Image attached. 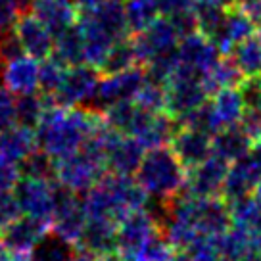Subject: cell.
<instances>
[{"instance_id": "45", "label": "cell", "mask_w": 261, "mask_h": 261, "mask_svg": "<svg viewBox=\"0 0 261 261\" xmlns=\"http://www.w3.org/2000/svg\"><path fill=\"white\" fill-rule=\"evenodd\" d=\"M73 2L81 12H87V10H92V8H96V6H100V4L106 2V0H73Z\"/></svg>"}, {"instance_id": "41", "label": "cell", "mask_w": 261, "mask_h": 261, "mask_svg": "<svg viewBox=\"0 0 261 261\" xmlns=\"http://www.w3.org/2000/svg\"><path fill=\"white\" fill-rule=\"evenodd\" d=\"M17 215H21L12 188H0V232L8 227Z\"/></svg>"}, {"instance_id": "3", "label": "cell", "mask_w": 261, "mask_h": 261, "mask_svg": "<svg viewBox=\"0 0 261 261\" xmlns=\"http://www.w3.org/2000/svg\"><path fill=\"white\" fill-rule=\"evenodd\" d=\"M187 173L188 169L167 144L146 150L133 177L148 198L171 202L180 192H185Z\"/></svg>"}, {"instance_id": "29", "label": "cell", "mask_w": 261, "mask_h": 261, "mask_svg": "<svg viewBox=\"0 0 261 261\" xmlns=\"http://www.w3.org/2000/svg\"><path fill=\"white\" fill-rule=\"evenodd\" d=\"M244 79V73L240 71L234 58L230 54H225V56H219V60L210 67V71L202 77V83H204L207 94L212 96L213 92H217L219 89L240 87Z\"/></svg>"}, {"instance_id": "28", "label": "cell", "mask_w": 261, "mask_h": 261, "mask_svg": "<svg viewBox=\"0 0 261 261\" xmlns=\"http://www.w3.org/2000/svg\"><path fill=\"white\" fill-rule=\"evenodd\" d=\"M215 242H217L221 261H246L248 257L259 253L253 244L250 230L237 225H230L225 232L215 237Z\"/></svg>"}, {"instance_id": "11", "label": "cell", "mask_w": 261, "mask_h": 261, "mask_svg": "<svg viewBox=\"0 0 261 261\" xmlns=\"http://www.w3.org/2000/svg\"><path fill=\"white\" fill-rule=\"evenodd\" d=\"M261 180V155H257L250 148V152L244 154L240 160L228 165L227 177L221 188V198L232 204L244 196L253 194V190Z\"/></svg>"}, {"instance_id": "25", "label": "cell", "mask_w": 261, "mask_h": 261, "mask_svg": "<svg viewBox=\"0 0 261 261\" xmlns=\"http://www.w3.org/2000/svg\"><path fill=\"white\" fill-rule=\"evenodd\" d=\"M207 102H210V108H212L213 117L219 125V129L238 125L244 115V96L238 87L219 89L217 92H213L212 98H207Z\"/></svg>"}, {"instance_id": "40", "label": "cell", "mask_w": 261, "mask_h": 261, "mask_svg": "<svg viewBox=\"0 0 261 261\" xmlns=\"http://www.w3.org/2000/svg\"><path fill=\"white\" fill-rule=\"evenodd\" d=\"M182 252L188 261H221L215 237L207 234H198Z\"/></svg>"}, {"instance_id": "5", "label": "cell", "mask_w": 261, "mask_h": 261, "mask_svg": "<svg viewBox=\"0 0 261 261\" xmlns=\"http://www.w3.org/2000/svg\"><path fill=\"white\" fill-rule=\"evenodd\" d=\"M165 87V114H169L177 121L194 108L207 102V90H205L202 77L190 73L182 67H177L171 79L163 85Z\"/></svg>"}, {"instance_id": "39", "label": "cell", "mask_w": 261, "mask_h": 261, "mask_svg": "<svg viewBox=\"0 0 261 261\" xmlns=\"http://www.w3.org/2000/svg\"><path fill=\"white\" fill-rule=\"evenodd\" d=\"M175 252L177 250L169 244V240L158 232L133 255V261H169Z\"/></svg>"}, {"instance_id": "21", "label": "cell", "mask_w": 261, "mask_h": 261, "mask_svg": "<svg viewBox=\"0 0 261 261\" xmlns=\"http://www.w3.org/2000/svg\"><path fill=\"white\" fill-rule=\"evenodd\" d=\"M169 146L180 160V163L190 169L200 162H204L207 155H212V135L179 125Z\"/></svg>"}, {"instance_id": "51", "label": "cell", "mask_w": 261, "mask_h": 261, "mask_svg": "<svg viewBox=\"0 0 261 261\" xmlns=\"http://www.w3.org/2000/svg\"><path fill=\"white\" fill-rule=\"evenodd\" d=\"M259 81H261V73H259Z\"/></svg>"}, {"instance_id": "8", "label": "cell", "mask_w": 261, "mask_h": 261, "mask_svg": "<svg viewBox=\"0 0 261 261\" xmlns=\"http://www.w3.org/2000/svg\"><path fill=\"white\" fill-rule=\"evenodd\" d=\"M85 223H87V213H85L81 194H75L58 185L56 207L50 223V232L65 240L67 244L75 246L79 242Z\"/></svg>"}, {"instance_id": "32", "label": "cell", "mask_w": 261, "mask_h": 261, "mask_svg": "<svg viewBox=\"0 0 261 261\" xmlns=\"http://www.w3.org/2000/svg\"><path fill=\"white\" fill-rule=\"evenodd\" d=\"M123 4H125V17L130 35L146 29L155 17H160L158 0H127Z\"/></svg>"}, {"instance_id": "22", "label": "cell", "mask_w": 261, "mask_h": 261, "mask_svg": "<svg viewBox=\"0 0 261 261\" xmlns=\"http://www.w3.org/2000/svg\"><path fill=\"white\" fill-rule=\"evenodd\" d=\"M79 17L87 19L90 25H94L102 33H106L114 42L123 41L130 35L123 0H106L96 8L83 12Z\"/></svg>"}, {"instance_id": "34", "label": "cell", "mask_w": 261, "mask_h": 261, "mask_svg": "<svg viewBox=\"0 0 261 261\" xmlns=\"http://www.w3.org/2000/svg\"><path fill=\"white\" fill-rule=\"evenodd\" d=\"M75 253V246L48 232L31 252V261H71Z\"/></svg>"}, {"instance_id": "26", "label": "cell", "mask_w": 261, "mask_h": 261, "mask_svg": "<svg viewBox=\"0 0 261 261\" xmlns=\"http://www.w3.org/2000/svg\"><path fill=\"white\" fill-rule=\"evenodd\" d=\"M37 150L35 129L19 123H12L10 127L0 130V155L19 163L27 155Z\"/></svg>"}, {"instance_id": "7", "label": "cell", "mask_w": 261, "mask_h": 261, "mask_svg": "<svg viewBox=\"0 0 261 261\" xmlns=\"http://www.w3.org/2000/svg\"><path fill=\"white\" fill-rule=\"evenodd\" d=\"M98 71L94 67L87 64L79 65H69L65 69L64 79L48 98L50 104H56L62 108H71V106H85L92 102L94 92H96L98 85Z\"/></svg>"}, {"instance_id": "33", "label": "cell", "mask_w": 261, "mask_h": 261, "mask_svg": "<svg viewBox=\"0 0 261 261\" xmlns=\"http://www.w3.org/2000/svg\"><path fill=\"white\" fill-rule=\"evenodd\" d=\"M230 56L234 58L237 65L244 77H259L261 73V44L255 37H250L234 46L230 52Z\"/></svg>"}, {"instance_id": "15", "label": "cell", "mask_w": 261, "mask_h": 261, "mask_svg": "<svg viewBox=\"0 0 261 261\" xmlns=\"http://www.w3.org/2000/svg\"><path fill=\"white\" fill-rule=\"evenodd\" d=\"M12 31L17 37V41H19V44H21V48H23L27 56H33L39 62L52 56L54 35L39 17L33 16L31 12H27V10L21 12L17 16Z\"/></svg>"}, {"instance_id": "17", "label": "cell", "mask_w": 261, "mask_h": 261, "mask_svg": "<svg viewBox=\"0 0 261 261\" xmlns=\"http://www.w3.org/2000/svg\"><path fill=\"white\" fill-rule=\"evenodd\" d=\"M48 232L50 225L21 213L0 232V240L8 246L12 252L19 253V255H31L37 244Z\"/></svg>"}, {"instance_id": "35", "label": "cell", "mask_w": 261, "mask_h": 261, "mask_svg": "<svg viewBox=\"0 0 261 261\" xmlns=\"http://www.w3.org/2000/svg\"><path fill=\"white\" fill-rule=\"evenodd\" d=\"M133 65L140 64L139 60H137L135 48H133L130 37H127L123 41L114 42V46L110 48L106 60H104V65H102L100 73H117V71H123V69H129Z\"/></svg>"}, {"instance_id": "10", "label": "cell", "mask_w": 261, "mask_h": 261, "mask_svg": "<svg viewBox=\"0 0 261 261\" xmlns=\"http://www.w3.org/2000/svg\"><path fill=\"white\" fill-rule=\"evenodd\" d=\"M179 33L169 21V17L160 16L155 17L146 29L130 35V42L137 54L140 65H146L155 56H162L165 52H171L177 48L179 42Z\"/></svg>"}, {"instance_id": "24", "label": "cell", "mask_w": 261, "mask_h": 261, "mask_svg": "<svg viewBox=\"0 0 261 261\" xmlns=\"http://www.w3.org/2000/svg\"><path fill=\"white\" fill-rule=\"evenodd\" d=\"M144 152L146 150L142 148V144L137 139H133L129 135H117L115 140L108 148L106 155H104L106 169L110 173L133 177Z\"/></svg>"}, {"instance_id": "38", "label": "cell", "mask_w": 261, "mask_h": 261, "mask_svg": "<svg viewBox=\"0 0 261 261\" xmlns=\"http://www.w3.org/2000/svg\"><path fill=\"white\" fill-rule=\"evenodd\" d=\"M135 104L146 112H165V87L162 83H155L152 79L144 81V85L135 94Z\"/></svg>"}, {"instance_id": "13", "label": "cell", "mask_w": 261, "mask_h": 261, "mask_svg": "<svg viewBox=\"0 0 261 261\" xmlns=\"http://www.w3.org/2000/svg\"><path fill=\"white\" fill-rule=\"evenodd\" d=\"M221 52L217 46L207 39L204 33L192 31L188 35H182L177 42V58L179 65L190 73H196L204 77L210 67L219 60Z\"/></svg>"}, {"instance_id": "9", "label": "cell", "mask_w": 261, "mask_h": 261, "mask_svg": "<svg viewBox=\"0 0 261 261\" xmlns=\"http://www.w3.org/2000/svg\"><path fill=\"white\" fill-rule=\"evenodd\" d=\"M144 81H146L144 65H133L129 69H123L117 73H104V77L98 79L92 108L104 110L106 106L119 100H133Z\"/></svg>"}, {"instance_id": "2", "label": "cell", "mask_w": 261, "mask_h": 261, "mask_svg": "<svg viewBox=\"0 0 261 261\" xmlns=\"http://www.w3.org/2000/svg\"><path fill=\"white\" fill-rule=\"evenodd\" d=\"M146 202V192L139 187L135 177L110 171L104 173L83 196L87 217H102L114 223H119L127 213L144 207Z\"/></svg>"}, {"instance_id": "37", "label": "cell", "mask_w": 261, "mask_h": 261, "mask_svg": "<svg viewBox=\"0 0 261 261\" xmlns=\"http://www.w3.org/2000/svg\"><path fill=\"white\" fill-rule=\"evenodd\" d=\"M21 177H37V179H54V160L42 150H35L19 162Z\"/></svg>"}, {"instance_id": "1", "label": "cell", "mask_w": 261, "mask_h": 261, "mask_svg": "<svg viewBox=\"0 0 261 261\" xmlns=\"http://www.w3.org/2000/svg\"><path fill=\"white\" fill-rule=\"evenodd\" d=\"M104 123V115L96 108H62L48 104L41 121L35 127L37 148L54 162L81 150L85 140Z\"/></svg>"}, {"instance_id": "50", "label": "cell", "mask_w": 261, "mask_h": 261, "mask_svg": "<svg viewBox=\"0 0 261 261\" xmlns=\"http://www.w3.org/2000/svg\"><path fill=\"white\" fill-rule=\"evenodd\" d=\"M246 261H261V253H255V255H252V257H248Z\"/></svg>"}, {"instance_id": "19", "label": "cell", "mask_w": 261, "mask_h": 261, "mask_svg": "<svg viewBox=\"0 0 261 261\" xmlns=\"http://www.w3.org/2000/svg\"><path fill=\"white\" fill-rule=\"evenodd\" d=\"M2 85L14 94H27L39 90V60L27 54L6 60L0 67Z\"/></svg>"}, {"instance_id": "16", "label": "cell", "mask_w": 261, "mask_h": 261, "mask_svg": "<svg viewBox=\"0 0 261 261\" xmlns=\"http://www.w3.org/2000/svg\"><path fill=\"white\" fill-rule=\"evenodd\" d=\"M177 127H179L177 121L165 112L140 110L137 123L129 133V137L139 140L144 150H150V148L167 146L171 142Z\"/></svg>"}, {"instance_id": "23", "label": "cell", "mask_w": 261, "mask_h": 261, "mask_svg": "<svg viewBox=\"0 0 261 261\" xmlns=\"http://www.w3.org/2000/svg\"><path fill=\"white\" fill-rule=\"evenodd\" d=\"M29 12L39 17L54 37L79 19V8L73 0H29Z\"/></svg>"}, {"instance_id": "4", "label": "cell", "mask_w": 261, "mask_h": 261, "mask_svg": "<svg viewBox=\"0 0 261 261\" xmlns=\"http://www.w3.org/2000/svg\"><path fill=\"white\" fill-rule=\"evenodd\" d=\"M106 163L89 148H81L54 162V180L75 194H85L106 173Z\"/></svg>"}, {"instance_id": "27", "label": "cell", "mask_w": 261, "mask_h": 261, "mask_svg": "<svg viewBox=\"0 0 261 261\" xmlns=\"http://www.w3.org/2000/svg\"><path fill=\"white\" fill-rule=\"evenodd\" d=\"M252 142L253 140L240 125L223 127L212 137V154L219 155L227 163H232L250 152Z\"/></svg>"}, {"instance_id": "43", "label": "cell", "mask_w": 261, "mask_h": 261, "mask_svg": "<svg viewBox=\"0 0 261 261\" xmlns=\"http://www.w3.org/2000/svg\"><path fill=\"white\" fill-rule=\"evenodd\" d=\"M19 179H21L19 163L0 155V188H14Z\"/></svg>"}, {"instance_id": "31", "label": "cell", "mask_w": 261, "mask_h": 261, "mask_svg": "<svg viewBox=\"0 0 261 261\" xmlns=\"http://www.w3.org/2000/svg\"><path fill=\"white\" fill-rule=\"evenodd\" d=\"M48 104V98L42 92H27L16 96V123L35 129Z\"/></svg>"}, {"instance_id": "42", "label": "cell", "mask_w": 261, "mask_h": 261, "mask_svg": "<svg viewBox=\"0 0 261 261\" xmlns=\"http://www.w3.org/2000/svg\"><path fill=\"white\" fill-rule=\"evenodd\" d=\"M16 123V96L0 85V130Z\"/></svg>"}, {"instance_id": "12", "label": "cell", "mask_w": 261, "mask_h": 261, "mask_svg": "<svg viewBox=\"0 0 261 261\" xmlns=\"http://www.w3.org/2000/svg\"><path fill=\"white\" fill-rule=\"evenodd\" d=\"M160 232L154 215L146 207H140L127 213L115 227V240H117V252L133 257L150 238Z\"/></svg>"}, {"instance_id": "49", "label": "cell", "mask_w": 261, "mask_h": 261, "mask_svg": "<svg viewBox=\"0 0 261 261\" xmlns=\"http://www.w3.org/2000/svg\"><path fill=\"white\" fill-rule=\"evenodd\" d=\"M253 37H255V39H257V42L261 44V23L255 25V33H253Z\"/></svg>"}, {"instance_id": "48", "label": "cell", "mask_w": 261, "mask_h": 261, "mask_svg": "<svg viewBox=\"0 0 261 261\" xmlns=\"http://www.w3.org/2000/svg\"><path fill=\"white\" fill-rule=\"evenodd\" d=\"M71 261H98V259H94V257H89V255H85V253H75V257Z\"/></svg>"}, {"instance_id": "47", "label": "cell", "mask_w": 261, "mask_h": 261, "mask_svg": "<svg viewBox=\"0 0 261 261\" xmlns=\"http://www.w3.org/2000/svg\"><path fill=\"white\" fill-rule=\"evenodd\" d=\"M207 2L217 4V6H221V8H230V6H234V2H237V0H207Z\"/></svg>"}, {"instance_id": "44", "label": "cell", "mask_w": 261, "mask_h": 261, "mask_svg": "<svg viewBox=\"0 0 261 261\" xmlns=\"http://www.w3.org/2000/svg\"><path fill=\"white\" fill-rule=\"evenodd\" d=\"M198 0H158L160 16H175L180 12H194Z\"/></svg>"}, {"instance_id": "46", "label": "cell", "mask_w": 261, "mask_h": 261, "mask_svg": "<svg viewBox=\"0 0 261 261\" xmlns=\"http://www.w3.org/2000/svg\"><path fill=\"white\" fill-rule=\"evenodd\" d=\"M98 261H133V257H129V255H125V253L115 250V252L108 253V255H104V257H100Z\"/></svg>"}, {"instance_id": "14", "label": "cell", "mask_w": 261, "mask_h": 261, "mask_svg": "<svg viewBox=\"0 0 261 261\" xmlns=\"http://www.w3.org/2000/svg\"><path fill=\"white\" fill-rule=\"evenodd\" d=\"M228 165L219 155H207L204 162L190 167L187 173V187L185 192L196 198H213L221 196V188L227 177Z\"/></svg>"}, {"instance_id": "30", "label": "cell", "mask_w": 261, "mask_h": 261, "mask_svg": "<svg viewBox=\"0 0 261 261\" xmlns=\"http://www.w3.org/2000/svg\"><path fill=\"white\" fill-rule=\"evenodd\" d=\"M52 56L60 60L67 67L85 64V39H83L79 25H71V27H67L65 31L58 33L54 37Z\"/></svg>"}, {"instance_id": "6", "label": "cell", "mask_w": 261, "mask_h": 261, "mask_svg": "<svg viewBox=\"0 0 261 261\" xmlns=\"http://www.w3.org/2000/svg\"><path fill=\"white\" fill-rule=\"evenodd\" d=\"M14 196L23 215L35 217L50 225L54 207H56L58 182L54 179H37V177H21L14 188Z\"/></svg>"}, {"instance_id": "20", "label": "cell", "mask_w": 261, "mask_h": 261, "mask_svg": "<svg viewBox=\"0 0 261 261\" xmlns=\"http://www.w3.org/2000/svg\"><path fill=\"white\" fill-rule=\"evenodd\" d=\"M253 33H255V23L242 10H238L237 6H230L225 10L223 21L217 27V31L213 33L212 42L217 46L221 56H225V54H230L237 44L250 39Z\"/></svg>"}, {"instance_id": "36", "label": "cell", "mask_w": 261, "mask_h": 261, "mask_svg": "<svg viewBox=\"0 0 261 261\" xmlns=\"http://www.w3.org/2000/svg\"><path fill=\"white\" fill-rule=\"evenodd\" d=\"M65 69H67V65H64L54 56H48L39 62V90L42 94L50 96L60 87Z\"/></svg>"}, {"instance_id": "18", "label": "cell", "mask_w": 261, "mask_h": 261, "mask_svg": "<svg viewBox=\"0 0 261 261\" xmlns=\"http://www.w3.org/2000/svg\"><path fill=\"white\" fill-rule=\"evenodd\" d=\"M115 227L117 223L102 217H87L79 242L75 244V252L85 253L89 257L100 259L108 253L117 250L115 240Z\"/></svg>"}]
</instances>
